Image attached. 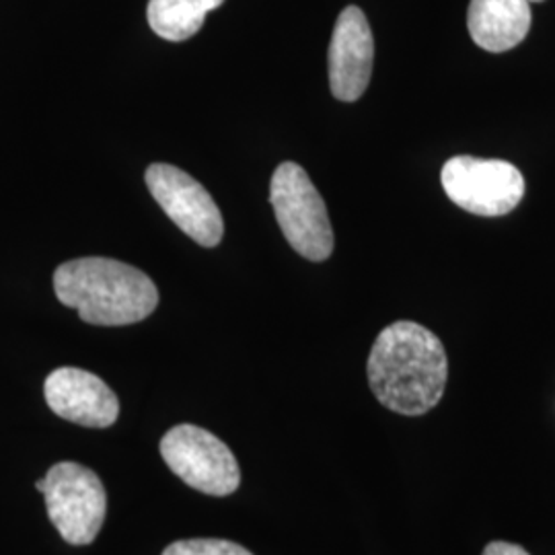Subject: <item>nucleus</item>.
Listing matches in <instances>:
<instances>
[{
	"mask_svg": "<svg viewBox=\"0 0 555 555\" xmlns=\"http://www.w3.org/2000/svg\"><path fill=\"white\" fill-rule=\"evenodd\" d=\"M375 62V38L366 15L346 7L336 21L330 43V87L346 103L360 100L369 89Z\"/></svg>",
	"mask_w": 555,
	"mask_h": 555,
	"instance_id": "6e6552de",
	"label": "nucleus"
},
{
	"mask_svg": "<svg viewBox=\"0 0 555 555\" xmlns=\"http://www.w3.org/2000/svg\"><path fill=\"white\" fill-rule=\"evenodd\" d=\"M447 196L477 217H504L525 196V178L513 163L459 155L440 173Z\"/></svg>",
	"mask_w": 555,
	"mask_h": 555,
	"instance_id": "39448f33",
	"label": "nucleus"
},
{
	"mask_svg": "<svg viewBox=\"0 0 555 555\" xmlns=\"http://www.w3.org/2000/svg\"><path fill=\"white\" fill-rule=\"evenodd\" d=\"M483 555H529V552L522 550V547L516 545V543L494 541V543H490V545L483 550Z\"/></svg>",
	"mask_w": 555,
	"mask_h": 555,
	"instance_id": "ddd939ff",
	"label": "nucleus"
},
{
	"mask_svg": "<svg viewBox=\"0 0 555 555\" xmlns=\"http://www.w3.org/2000/svg\"><path fill=\"white\" fill-rule=\"evenodd\" d=\"M270 204L291 247L309 261H325L334 251L327 206L307 171L293 160L278 165L270 181Z\"/></svg>",
	"mask_w": 555,
	"mask_h": 555,
	"instance_id": "7ed1b4c3",
	"label": "nucleus"
},
{
	"mask_svg": "<svg viewBox=\"0 0 555 555\" xmlns=\"http://www.w3.org/2000/svg\"><path fill=\"white\" fill-rule=\"evenodd\" d=\"M531 20L529 0H472L467 29L481 50L502 54L527 38Z\"/></svg>",
	"mask_w": 555,
	"mask_h": 555,
	"instance_id": "9d476101",
	"label": "nucleus"
},
{
	"mask_svg": "<svg viewBox=\"0 0 555 555\" xmlns=\"http://www.w3.org/2000/svg\"><path fill=\"white\" fill-rule=\"evenodd\" d=\"M167 467L190 488L210 496H229L241 483V469L231 449L212 433L179 424L160 440Z\"/></svg>",
	"mask_w": 555,
	"mask_h": 555,
	"instance_id": "423d86ee",
	"label": "nucleus"
},
{
	"mask_svg": "<svg viewBox=\"0 0 555 555\" xmlns=\"http://www.w3.org/2000/svg\"><path fill=\"white\" fill-rule=\"evenodd\" d=\"M224 0H151L146 17L151 29L167 41H185L202 29L210 11Z\"/></svg>",
	"mask_w": 555,
	"mask_h": 555,
	"instance_id": "9b49d317",
	"label": "nucleus"
},
{
	"mask_svg": "<svg viewBox=\"0 0 555 555\" xmlns=\"http://www.w3.org/2000/svg\"><path fill=\"white\" fill-rule=\"evenodd\" d=\"M146 185L163 212L202 247H217L224 235V222L208 190L167 163H155L144 173Z\"/></svg>",
	"mask_w": 555,
	"mask_h": 555,
	"instance_id": "0eeeda50",
	"label": "nucleus"
},
{
	"mask_svg": "<svg viewBox=\"0 0 555 555\" xmlns=\"http://www.w3.org/2000/svg\"><path fill=\"white\" fill-rule=\"evenodd\" d=\"M54 291L60 302L75 309L82 321L103 327L139 323L159 305L155 282L118 259L66 261L54 274Z\"/></svg>",
	"mask_w": 555,
	"mask_h": 555,
	"instance_id": "f03ea898",
	"label": "nucleus"
},
{
	"mask_svg": "<svg viewBox=\"0 0 555 555\" xmlns=\"http://www.w3.org/2000/svg\"><path fill=\"white\" fill-rule=\"evenodd\" d=\"M366 375L380 405L401 416H422L444 396L449 358L430 330L396 321L375 339Z\"/></svg>",
	"mask_w": 555,
	"mask_h": 555,
	"instance_id": "f257e3e1",
	"label": "nucleus"
},
{
	"mask_svg": "<svg viewBox=\"0 0 555 555\" xmlns=\"http://www.w3.org/2000/svg\"><path fill=\"white\" fill-rule=\"evenodd\" d=\"M529 2H543V0H529Z\"/></svg>",
	"mask_w": 555,
	"mask_h": 555,
	"instance_id": "4468645a",
	"label": "nucleus"
},
{
	"mask_svg": "<svg viewBox=\"0 0 555 555\" xmlns=\"http://www.w3.org/2000/svg\"><path fill=\"white\" fill-rule=\"evenodd\" d=\"M163 555H254L233 541L224 539H185L171 543Z\"/></svg>",
	"mask_w": 555,
	"mask_h": 555,
	"instance_id": "f8f14e48",
	"label": "nucleus"
},
{
	"mask_svg": "<svg viewBox=\"0 0 555 555\" xmlns=\"http://www.w3.org/2000/svg\"><path fill=\"white\" fill-rule=\"evenodd\" d=\"M43 396L56 416L87 428H107L119 416L118 397L107 383L80 369H56L46 378Z\"/></svg>",
	"mask_w": 555,
	"mask_h": 555,
	"instance_id": "1a4fd4ad",
	"label": "nucleus"
},
{
	"mask_svg": "<svg viewBox=\"0 0 555 555\" xmlns=\"http://www.w3.org/2000/svg\"><path fill=\"white\" fill-rule=\"evenodd\" d=\"M46 508L59 529L60 537L70 545H89L100 535L107 496L98 474L79 463L64 461L46 474Z\"/></svg>",
	"mask_w": 555,
	"mask_h": 555,
	"instance_id": "20e7f679",
	"label": "nucleus"
}]
</instances>
